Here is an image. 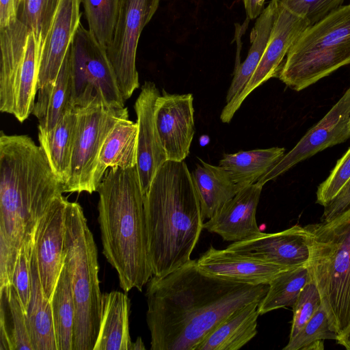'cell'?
<instances>
[{
  "mask_svg": "<svg viewBox=\"0 0 350 350\" xmlns=\"http://www.w3.org/2000/svg\"><path fill=\"white\" fill-rule=\"evenodd\" d=\"M269 284L253 285L208 275L191 260L146 284L151 350H196L236 310L261 301Z\"/></svg>",
  "mask_w": 350,
  "mask_h": 350,
  "instance_id": "cell-1",
  "label": "cell"
},
{
  "mask_svg": "<svg viewBox=\"0 0 350 350\" xmlns=\"http://www.w3.org/2000/svg\"><path fill=\"white\" fill-rule=\"evenodd\" d=\"M64 184L42 147L27 135L0 134V286L12 283L25 237Z\"/></svg>",
  "mask_w": 350,
  "mask_h": 350,
  "instance_id": "cell-2",
  "label": "cell"
},
{
  "mask_svg": "<svg viewBox=\"0 0 350 350\" xmlns=\"http://www.w3.org/2000/svg\"><path fill=\"white\" fill-rule=\"evenodd\" d=\"M96 191L103 254L124 292L142 291L153 273L137 166L108 169Z\"/></svg>",
  "mask_w": 350,
  "mask_h": 350,
  "instance_id": "cell-3",
  "label": "cell"
},
{
  "mask_svg": "<svg viewBox=\"0 0 350 350\" xmlns=\"http://www.w3.org/2000/svg\"><path fill=\"white\" fill-rule=\"evenodd\" d=\"M144 198L152 273L162 276L191 260L204 228L200 202L185 161L167 160Z\"/></svg>",
  "mask_w": 350,
  "mask_h": 350,
  "instance_id": "cell-4",
  "label": "cell"
},
{
  "mask_svg": "<svg viewBox=\"0 0 350 350\" xmlns=\"http://www.w3.org/2000/svg\"><path fill=\"white\" fill-rule=\"evenodd\" d=\"M305 228L310 250L306 266L331 327L338 334L350 323V208Z\"/></svg>",
  "mask_w": 350,
  "mask_h": 350,
  "instance_id": "cell-5",
  "label": "cell"
},
{
  "mask_svg": "<svg viewBox=\"0 0 350 350\" xmlns=\"http://www.w3.org/2000/svg\"><path fill=\"white\" fill-rule=\"evenodd\" d=\"M65 258L72 269L75 316L72 350H94L100 331L102 293L96 245L81 206L68 202Z\"/></svg>",
  "mask_w": 350,
  "mask_h": 350,
  "instance_id": "cell-6",
  "label": "cell"
},
{
  "mask_svg": "<svg viewBox=\"0 0 350 350\" xmlns=\"http://www.w3.org/2000/svg\"><path fill=\"white\" fill-rule=\"evenodd\" d=\"M350 64V4L309 26L288 51L278 74L286 86L302 90Z\"/></svg>",
  "mask_w": 350,
  "mask_h": 350,
  "instance_id": "cell-7",
  "label": "cell"
},
{
  "mask_svg": "<svg viewBox=\"0 0 350 350\" xmlns=\"http://www.w3.org/2000/svg\"><path fill=\"white\" fill-rule=\"evenodd\" d=\"M72 77V107L100 101L123 107L120 93L107 49L79 24L70 46Z\"/></svg>",
  "mask_w": 350,
  "mask_h": 350,
  "instance_id": "cell-8",
  "label": "cell"
},
{
  "mask_svg": "<svg viewBox=\"0 0 350 350\" xmlns=\"http://www.w3.org/2000/svg\"><path fill=\"white\" fill-rule=\"evenodd\" d=\"M73 108L77 113L76 131L64 192L91 194L97 190L94 177L102 146L116 123L129 118V111L125 107H109L100 101Z\"/></svg>",
  "mask_w": 350,
  "mask_h": 350,
  "instance_id": "cell-9",
  "label": "cell"
},
{
  "mask_svg": "<svg viewBox=\"0 0 350 350\" xmlns=\"http://www.w3.org/2000/svg\"><path fill=\"white\" fill-rule=\"evenodd\" d=\"M160 0H118L113 36L107 52L124 100L139 87L136 54L140 35Z\"/></svg>",
  "mask_w": 350,
  "mask_h": 350,
  "instance_id": "cell-10",
  "label": "cell"
},
{
  "mask_svg": "<svg viewBox=\"0 0 350 350\" xmlns=\"http://www.w3.org/2000/svg\"><path fill=\"white\" fill-rule=\"evenodd\" d=\"M309 26L305 18L292 13L278 3L273 28L259 64L239 94L222 109L220 115L222 122H230L246 97L256 88L269 79L278 77L291 47Z\"/></svg>",
  "mask_w": 350,
  "mask_h": 350,
  "instance_id": "cell-11",
  "label": "cell"
},
{
  "mask_svg": "<svg viewBox=\"0 0 350 350\" xmlns=\"http://www.w3.org/2000/svg\"><path fill=\"white\" fill-rule=\"evenodd\" d=\"M350 138V87L325 116L312 126L257 182L262 186L282 175L298 163L327 148Z\"/></svg>",
  "mask_w": 350,
  "mask_h": 350,
  "instance_id": "cell-12",
  "label": "cell"
},
{
  "mask_svg": "<svg viewBox=\"0 0 350 350\" xmlns=\"http://www.w3.org/2000/svg\"><path fill=\"white\" fill-rule=\"evenodd\" d=\"M63 194L55 198L38 220L34 232V252L40 282L51 299L64 263L66 209Z\"/></svg>",
  "mask_w": 350,
  "mask_h": 350,
  "instance_id": "cell-13",
  "label": "cell"
},
{
  "mask_svg": "<svg viewBox=\"0 0 350 350\" xmlns=\"http://www.w3.org/2000/svg\"><path fill=\"white\" fill-rule=\"evenodd\" d=\"M193 97L163 90L155 105L157 132L169 161H183L189 154L194 135Z\"/></svg>",
  "mask_w": 350,
  "mask_h": 350,
  "instance_id": "cell-14",
  "label": "cell"
},
{
  "mask_svg": "<svg viewBox=\"0 0 350 350\" xmlns=\"http://www.w3.org/2000/svg\"><path fill=\"white\" fill-rule=\"evenodd\" d=\"M308 232L299 225L275 233H264L233 242L227 250L239 254L291 269L307 263Z\"/></svg>",
  "mask_w": 350,
  "mask_h": 350,
  "instance_id": "cell-15",
  "label": "cell"
},
{
  "mask_svg": "<svg viewBox=\"0 0 350 350\" xmlns=\"http://www.w3.org/2000/svg\"><path fill=\"white\" fill-rule=\"evenodd\" d=\"M159 95L155 83L146 81L134 105L138 125L136 166L144 196L159 169L167 161L155 123V105Z\"/></svg>",
  "mask_w": 350,
  "mask_h": 350,
  "instance_id": "cell-16",
  "label": "cell"
},
{
  "mask_svg": "<svg viewBox=\"0 0 350 350\" xmlns=\"http://www.w3.org/2000/svg\"><path fill=\"white\" fill-rule=\"evenodd\" d=\"M82 0H60L42 46L38 90L53 83L81 23Z\"/></svg>",
  "mask_w": 350,
  "mask_h": 350,
  "instance_id": "cell-17",
  "label": "cell"
},
{
  "mask_svg": "<svg viewBox=\"0 0 350 350\" xmlns=\"http://www.w3.org/2000/svg\"><path fill=\"white\" fill-rule=\"evenodd\" d=\"M262 189V186L256 183L241 189L204 224L203 228L217 234L224 241L232 242L260 234L256 213Z\"/></svg>",
  "mask_w": 350,
  "mask_h": 350,
  "instance_id": "cell-18",
  "label": "cell"
},
{
  "mask_svg": "<svg viewBox=\"0 0 350 350\" xmlns=\"http://www.w3.org/2000/svg\"><path fill=\"white\" fill-rule=\"evenodd\" d=\"M196 264L208 275L253 285L269 284L280 273L289 269L212 245L196 260Z\"/></svg>",
  "mask_w": 350,
  "mask_h": 350,
  "instance_id": "cell-19",
  "label": "cell"
},
{
  "mask_svg": "<svg viewBox=\"0 0 350 350\" xmlns=\"http://www.w3.org/2000/svg\"><path fill=\"white\" fill-rule=\"evenodd\" d=\"M31 30L18 18L0 28V111L13 114L14 92Z\"/></svg>",
  "mask_w": 350,
  "mask_h": 350,
  "instance_id": "cell-20",
  "label": "cell"
},
{
  "mask_svg": "<svg viewBox=\"0 0 350 350\" xmlns=\"http://www.w3.org/2000/svg\"><path fill=\"white\" fill-rule=\"evenodd\" d=\"M38 99L31 112L38 121V131L53 129L72 108V77L70 48L53 83L38 90Z\"/></svg>",
  "mask_w": 350,
  "mask_h": 350,
  "instance_id": "cell-21",
  "label": "cell"
},
{
  "mask_svg": "<svg viewBox=\"0 0 350 350\" xmlns=\"http://www.w3.org/2000/svg\"><path fill=\"white\" fill-rule=\"evenodd\" d=\"M131 301L126 292L102 295L100 331L94 350H129Z\"/></svg>",
  "mask_w": 350,
  "mask_h": 350,
  "instance_id": "cell-22",
  "label": "cell"
},
{
  "mask_svg": "<svg viewBox=\"0 0 350 350\" xmlns=\"http://www.w3.org/2000/svg\"><path fill=\"white\" fill-rule=\"evenodd\" d=\"M260 301L250 303L230 314L196 350H238L246 345L257 334Z\"/></svg>",
  "mask_w": 350,
  "mask_h": 350,
  "instance_id": "cell-23",
  "label": "cell"
},
{
  "mask_svg": "<svg viewBox=\"0 0 350 350\" xmlns=\"http://www.w3.org/2000/svg\"><path fill=\"white\" fill-rule=\"evenodd\" d=\"M137 133V122L129 118L119 120L109 132L100 151L94 174L96 189L108 169L136 166Z\"/></svg>",
  "mask_w": 350,
  "mask_h": 350,
  "instance_id": "cell-24",
  "label": "cell"
},
{
  "mask_svg": "<svg viewBox=\"0 0 350 350\" xmlns=\"http://www.w3.org/2000/svg\"><path fill=\"white\" fill-rule=\"evenodd\" d=\"M33 350H57L51 299L44 294L34 252L31 258V290L25 312Z\"/></svg>",
  "mask_w": 350,
  "mask_h": 350,
  "instance_id": "cell-25",
  "label": "cell"
},
{
  "mask_svg": "<svg viewBox=\"0 0 350 350\" xmlns=\"http://www.w3.org/2000/svg\"><path fill=\"white\" fill-rule=\"evenodd\" d=\"M191 175L204 219L211 218L239 191L228 173L219 165L200 160Z\"/></svg>",
  "mask_w": 350,
  "mask_h": 350,
  "instance_id": "cell-26",
  "label": "cell"
},
{
  "mask_svg": "<svg viewBox=\"0 0 350 350\" xmlns=\"http://www.w3.org/2000/svg\"><path fill=\"white\" fill-rule=\"evenodd\" d=\"M33 350L26 314L12 284L0 286V350Z\"/></svg>",
  "mask_w": 350,
  "mask_h": 350,
  "instance_id": "cell-27",
  "label": "cell"
},
{
  "mask_svg": "<svg viewBox=\"0 0 350 350\" xmlns=\"http://www.w3.org/2000/svg\"><path fill=\"white\" fill-rule=\"evenodd\" d=\"M76 124L77 113L72 107L50 131H38L40 146L54 173L64 185L70 174Z\"/></svg>",
  "mask_w": 350,
  "mask_h": 350,
  "instance_id": "cell-28",
  "label": "cell"
},
{
  "mask_svg": "<svg viewBox=\"0 0 350 350\" xmlns=\"http://www.w3.org/2000/svg\"><path fill=\"white\" fill-rule=\"evenodd\" d=\"M285 149L273 147L226 154L219 165L229 174L240 190L252 185L284 156Z\"/></svg>",
  "mask_w": 350,
  "mask_h": 350,
  "instance_id": "cell-29",
  "label": "cell"
},
{
  "mask_svg": "<svg viewBox=\"0 0 350 350\" xmlns=\"http://www.w3.org/2000/svg\"><path fill=\"white\" fill-rule=\"evenodd\" d=\"M278 8L276 0H271L256 18L251 32V46L242 64H236L234 77L226 95L228 103L238 96L254 72L269 40Z\"/></svg>",
  "mask_w": 350,
  "mask_h": 350,
  "instance_id": "cell-30",
  "label": "cell"
},
{
  "mask_svg": "<svg viewBox=\"0 0 350 350\" xmlns=\"http://www.w3.org/2000/svg\"><path fill=\"white\" fill-rule=\"evenodd\" d=\"M51 303L57 350H72L75 305L72 286V269L65 256Z\"/></svg>",
  "mask_w": 350,
  "mask_h": 350,
  "instance_id": "cell-31",
  "label": "cell"
},
{
  "mask_svg": "<svg viewBox=\"0 0 350 350\" xmlns=\"http://www.w3.org/2000/svg\"><path fill=\"white\" fill-rule=\"evenodd\" d=\"M40 51L33 32L29 34L25 57L15 85L13 116L23 122L31 114L38 92Z\"/></svg>",
  "mask_w": 350,
  "mask_h": 350,
  "instance_id": "cell-32",
  "label": "cell"
},
{
  "mask_svg": "<svg viewBox=\"0 0 350 350\" xmlns=\"http://www.w3.org/2000/svg\"><path fill=\"white\" fill-rule=\"evenodd\" d=\"M311 280L306 264L285 270L270 282L269 289L258 304L260 315L292 306L304 286Z\"/></svg>",
  "mask_w": 350,
  "mask_h": 350,
  "instance_id": "cell-33",
  "label": "cell"
},
{
  "mask_svg": "<svg viewBox=\"0 0 350 350\" xmlns=\"http://www.w3.org/2000/svg\"><path fill=\"white\" fill-rule=\"evenodd\" d=\"M338 333L330 325L322 305L301 330L289 341L284 350H322L323 341L336 340Z\"/></svg>",
  "mask_w": 350,
  "mask_h": 350,
  "instance_id": "cell-34",
  "label": "cell"
},
{
  "mask_svg": "<svg viewBox=\"0 0 350 350\" xmlns=\"http://www.w3.org/2000/svg\"><path fill=\"white\" fill-rule=\"evenodd\" d=\"M82 3L89 30L107 49L113 36L118 0H82Z\"/></svg>",
  "mask_w": 350,
  "mask_h": 350,
  "instance_id": "cell-35",
  "label": "cell"
},
{
  "mask_svg": "<svg viewBox=\"0 0 350 350\" xmlns=\"http://www.w3.org/2000/svg\"><path fill=\"white\" fill-rule=\"evenodd\" d=\"M60 0H25L20 18L33 33L40 51Z\"/></svg>",
  "mask_w": 350,
  "mask_h": 350,
  "instance_id": "cell-36",
  "label": "cell"
},
{
  "mask_svg": "<svg viewBox=\"0 0 350 350\" xmlns=\"http://www.w3.org/2000/svg\"><path fill=\"white\" fill-rule=\"evenodd\" d=\"M34 232L35 228L23 240L17 256L12 281L25 312L31 297V258L34 245Z\"/></svg>",
  "mask_w": 350,
  "mask_h": 350,
  "instance_id": "cell-37",
  "label": "cell"
},
{
  "mask_svg": "<svg viewBox=\"0 0 350 350\" xmlns=\"http://www.w3.org/2000/svg\"><path fill=\"white\" fill-rule=\"evenodd\" d=\"M321 304V297L314 282L304 286L293 306V321L289 339L294 338L314 316Z\"/></svg>",
  "mask_w": 350,
  "mask_h": 350,
  "instance_id": "cell-38",
  "label": "cell"
},
{
  "mask_svg": "<svg viewBox=\"0 0 350 350\" xmlns=\"http://www.w3.org/2000/svg\"><path fill=\"white\" fill-rule=\"evenodd\" d=\"M350 181V147L331 171L328 177L319 185L317 202L323 207L327 205Z\"/></svg>",
  "mask_w": 350,
  "mask_h": 350,
  "instance_id": "cell-39",
  "label": "cell"
},
{
  "mask_svg": "<svg viewBox=\"0 0 350 350\" xmlns=\"http://www.w3.org/2000/svg\"><path fill=\"white\" fill-rule=\"evenodd\" d=\"M292 13L305 18L310 25L343 5L345 0H276Z\"/></svg>",
  "mask_w": 350,
  "mask_h": 350,
  "instance_id": "cell-40",
  "label": "cell"
},
{
  "mask_svg": "<svg viewBox=\"0 0 350 350\" xmlns=\"http://www.w3.org/2000/svg\"><path fill=\"white\" fill-rule=\"evenodd\" d=\"M350 208V181L347 186L324 207L321 221L334 219Z\"/></svg>",
  "mask_w": 350,
  "mask_h": 350,
  "instance_id": "cell-41",
  "label": "cell"
},
{
  "mask_svg": "<svg viewBox=\"0 0 350 350\" xmlns=\"http://www.w3.org/2000/svg\"><path fill=\"white\" fill-rule=\"evenodd\" d=\"M25 0H0V28L10 25L18 18L19 8Z\"/></svg>",
  "mask_w": 350,
  "mask_h": 350,
  "instance_id": "cell-42",
  "label": "cell"
},
{
  "mask_svg": "<svg viewBox=\"0 0 350 350\" xmlns=\"http://www.w3.org/2000/svg\"><path fill=\"white\" fill-rule=\"evenodd\" d=\"M266 0H243L249 19L257 18L263 12Z\"/></svg>",
  "mask_w": 350,
  "mask_h": 350,
  "instance_id": "cell-43",
  "label": "cell"
},
{
  "mask_svg": "<svg viewBox=\"0 0 350 350\" xmlns=\"http://www.w3.org/2000/svg\"><path fill=\"white\" fill-rule=\"evenodd\" d=\"M336 340L346 349L350 350V323L338 334Z\"/></svg>",
  "mask_w": 350,
  "mask_h": 350,
  "instance_id": "cell-44",
  "label": "cell"
},
{
  "mask_svg": "<svg viewBox=\"0 0 350 350\" xmlns=\"http://www.w3.org/2000/svg\"><path fill=\"white\" fill-rule=\"evenodd\" d=\"M146 349L144 342L140 337H138L135 342H132L129 350Z\"/></svg>",
  "mask_w": 350,
  "mask_h": 350,
  "instance_id": "cell-45",
  "label": "cell"
}]
</instances>
